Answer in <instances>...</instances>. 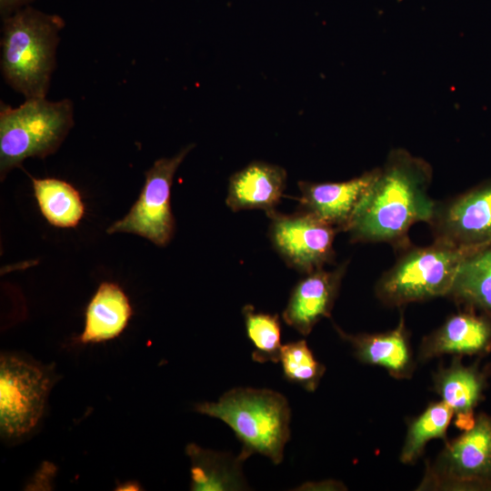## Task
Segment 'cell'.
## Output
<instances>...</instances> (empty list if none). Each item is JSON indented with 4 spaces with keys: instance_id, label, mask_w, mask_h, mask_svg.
<instances>
[{
    "instance_id": "1",
    "label": "cell",
    "mask_w": 491,
    "mask_h": 491,
    "mask_svg": "<svg viewBox=\"0 0 491 491\" xmlns=\"http://www.w3.org/2000/svg\"><path fill=\"white\" fill-rule=\"evenodd\" d=\"M432 168L407 151L390 152L357 204L345 232L352 243H387L396 250L411 245L408 233L429 223L436 201L429 194Z\"/></svg>"
},
{
    "instance_id": "2",
    "label": "cell",
    "mask_w": 491,
    "mask_h": 491,
    "mask_svg": "<svg viewBox=\"0 0 491 491\" xmlns=\"http://www.w3.org/2000/svg\"><path fill=\"white\" fill-rule=\"evenodd\" d=\"M2 20L1 71L5 81L25 99L45 97L56 66L63 17L28 5Z\"/></svg>"
},
{
    "instance_id": "3",
    "label": "cell",
    "mask_w": 491,
    "mask_h": 491,
    "mask_svg": "<svg viewBox=\"0 0 491 491\" xmlns=\"http://www.w3.org/2000/svg\"><path fill=\"white\" fill-rule=\"evenodd\" d=\"M195 410L223 421L234 431L242 444L238 456L243 461L254 454L266 456L275 465L283 461L290 438L291 411L282 394L267 388L235 387L216 402L196 404Z\"/></svg>"
},
{
    "instance_id": "4",
    "label": "cell",
    "mask_w": 491,
    "mask_h": 491,
    "mask_svg": "<svg viewBox=\"0 0 491 491\" xmlns=\"http://www.w3.org/2000/svg\"><path fill=\"white\" fill-rule=\"evenodd\" d=\"M479 246L439 241L426 246L411 244L378 279L376 297L386 306H401L448 296L462 261Z\"/></svg>"
},
{
    "instance_id": "5",
    "label": "cell",
    "mask_w": 491,
    "mask_h": 491,
    "mask_svg": "<svg viewBox=\"0 0 491 491\" xmlns=\"http://www.w3.org/2000/svg\"><path fill=\"white\" fill-rule=\"evenodd\" d=\"M73 125L74 105L67 98L55 102L30 98L17 107L1 102V179L26 158L54 154Z\"/></svg>"
},
{
    "instance_id": "6",
    "label": "cell",
    "mask_w": 491,
    "mask_h": 491,
    "mask_svg": "<svg viewBox=\"0 0 491 491\" xmlns=\"http://www.w3.org/2000/svg\"><path fill=\"white\" fill-rule=\"evenodd\" d=\"M195 145L182 148L172 157L155 161L145 173V180L138 199L129 212L106 230L108 234L132 233L148 239L155 246H165L175 234L171 209V187L174 175Z\"/></svg>"
},
{
    "instance_id": "7",
    "label": "cell",
    "mask_w": 491,
    "mask_h": 491,
    "mask_svg": "<svg viewBox=\"0 0 491 491\" xmlns=\"http://www.w3.org/2000/svg\"><path fill=\"white\" fill-rule=\"evenodd\" d=\"M51 377L39 365L11 355L0 358V429L5 436H21L39 422Z\"/></svg>"
},
{
    "instance_id": "8",
    "label": "cell",
    "mask_w": 491,
    "mask_h": 491,
    "mask_svg": "<svg viewBox=\"0 0 491 491\" xmlns=\"http://www.w3.org/2000/svg\"><path fill=\"white\" fill-rule=\"evenodd\" d=\"M266 215L272 246L289 267L305 275L334 262L336 228L299 210Z\"/></svg>"
},
{
    "instance_id": "9",
    "label": "cell",
    "mask_w": 491,
    "mask_h": 491,
    "mask_svg": "<svg viewBox=\"0 0 491 491\" xmlns=\"http://www.w3.org/2000/svg\"><path fill=\"white\" fill-rule=\"evenodd\" d=\"M490 480L491 418L482 415L441 452L423 486L466 487Z\"/></svg>"
},
{
    "instance_id": "10",
    "label": "cell",
    "mask_w": 491,
    "mask_h": 491,
    "mask_svg": "<svg viewBox=\"0 0 491 491\" xmlns=\"http://www.w3.org/2000/svg\"><path fill=\"white\" fill-rule=\"evenodd\" d=\"M428 225L434 241L466 247L491 243V182L436 202Z\"/></svg>"
},
{
    "instance_id": "11",
    "label": "cell",
    "mask_w": 491,
    "mask_h": 491,
    "mask_svg": "<svg viewBox=\"0 0 491 491\" xmlns=\"http://www.w3.org/2000/svg\"><path fill=\"white\" fill-rule=\"evenodd\" d=\"M346 268L344 262L333 270L319 268L305 274L291 290L283 311L286 324L307 336L322 318H329Z\"/></svg>"
},
{
    "instance_id": "12",
    "label": "cell",
    "mask_w": 491,
    "mask_h": 491,
    "mask_svg": "<svg viewBox=\"0 0 491 491\" xmlns=\"http://www.w3.org/2000/svg\"><path fill=\"white\" fill-rule=\"evenodd\" d=\"M378 168L342 182L299 181L297 210L345 232L362 196L374 181Z\"/></svg>"
},
{
    "instance_id": "13",
    "label": "cell",
    "mask_w": 491,
    "mask_h": 491,
    "mask_svg": "<svg viewBox=\"0 0 491 491\" xmlns=\"http://www.w3.org/2000/svg\"><path fill=\"white\" fill-rule=\"evenodd\" d=\"M287 180L286 169L263 161H254L229 178L225 204L234 212L276 210Z\"/></svg>"
},
{
    "instance_id": "14",
    "label": "cell",
    "mask_w": 491,
    "mask_h": 491,
    "mask_svg": "<svg viewBox=\"0 0 491 491\" xmlns=\"http://www.w3.org/2000/svg\"><path fill=\"white\" fill-rule=\"evenodd\" d=\"M335 328L352 346L356 357L362 363L383 366L396 378L411 375L413 362L403 316L395 329L381 334L351 335L336 326Z\"/></svg>"
},
{
    "instance_id": "15",
    "label": "cell",
    "mask_w": 491,
    "mask_h": 491,
    "mask_svg": "<svg viewBox=\"0 0 491 491\" xmlns=\"http://www.w3.org/2000/svg\"><path fill=\"white\" fill-rule=\"evenodd\" d=\"M132 314L131 304L122 287L112 282L101 283L86 306L85 327L78 342L101 343L117 337Z\"/></svg>"
},
{
    "instance_id": "16",
    "label": "cell",
    "mask_w": 491,
    "mask_h": 491,
    "mask_svg": "<svg viewBox=\"0 0 491 491\" xmlns=\"http://www.w3.org/2000/svg\"><path fill=\"white\" fill-rule=\"evenodd\" d=\"M491 342V324L471 313H458L427 336L420 347V357L428 359L444 354H474Z\"/></svg>"
},
{
    "instance_id": "17",
    "label": "cell",
    "mask_w": 491,
    "mask_h": 491,
    "mask_svg": "<svg viewBox=\"0 0 491 491\" xmlns=\"http://www.w3.org/2000/svg\"><path fill=\"white\" fill-rule=\"evenodd\" d=\"M185 453L190 458L191 490L194 491H236L246 490L245 478L238 456L228 452L205 449L196 444H189Z\"/></svg>"
},
{
    "instance_id": "18",
    "label": "cell",
    "mask_w": 491,
    "mask_h": 491,
    "mask_svg": "<svg viewBox=\"0 0 491 491\" xmlns=\"http://www.w3.org/2000/svg\"><path fill=\"white\" fill-rule=\"evenodd\" d=\"M435 387L442 400L456 416V426L465 430L470 428L475 423L473 408L483 389V380L479 373L456 362L436 375Z\"/></svg>"
},
{
    "instance_id": "19",
    "label": "cell",
    "mask_w": 491,
    "mask_h": 491,
    "mask_svg": "<svg viewBox=\"0 0 491 491\" xmlns=\"http://www.w3.org/2000/svg\"><path fill=\"white\" fill-rule=\"evenodd\" d=\"M31 179L39 210L46 221L60 228L77 226L85 209L78 190L57 178Z\"/></svg>"
},
{
    "instance_id": "20",
    "label": "cell",
    "mask_w": 491,
    "mask_h": 491,
    "mask_svg": "<svg viewBox=\"0 0 491 491\" xmlns=\"http://www.w3.org/2000/svg\"><path fill=\"white\" fill-rule=\"evenodd\" d=\"M448 296L491 313V243L477 247L462 261Z\"/></svg>"
},
{
    "instance_id": "21",
    "label": "cell",
    "mask_w": 491,
    "mask_h": 491,
    "mask_svg": "<svg viewBox=\"0 0 491 491\" xmlns=\"http://www.w3.org/2000/svg\"><path fill=\"white\" fill-rule=\"evenodd\" d=\"M242 314L247 337L253 345L252 359L260 364L278 363L282 349L278 315L257 312L252 305H246Z\"/></svg>"
},
{
    "instance_id": "22",
    "label": "cell",
    "mask_w": 491,
    "mask_h": 491,
    "mask_svg": "<svg viewBox=\"0 0 491 491\" xmlns=\"http://www.w3.org/2000/svg\"><path fill=\"white\" fill-rule=\"evenodd\" d=\"M454 416L452 408L444 401L430 405L408 428L400 460L414 462L422 453L426 444L434 438H445Z\"/></svg>"
},
{
    "instance_id": "23",
    "label": "cell",
    "mask_w": 491,
    "mask_h": 491,
    "mask_svg": "<svg viewBox=\"0 0 491 491\" xmlns=\"http://www.w3.org/2000/svg\"><path fill=\"white\" fill-rule=\"evenodd\" d=\"M279 362L284 377L309 392L316 389L326 371V366L315 358L303 339L282 346Z\"/></svg>"
},
{
    "instance_id": "24",
    "label": "cell",
    "mask_w": 491,
    "mask_h": 491,
    "mask_svg": "<svg viewBox=\"0 0 491 491\" xmlns=\"http://www.w3.org/2000/svg\"><path fill=\"white\" fill-rule=\"evenodd\" d=\"M34 1L35 0H0V15L2 19L25 6L31 5Z\"/></svg>"
},
{
    "instance_id": "25",
    "label": "cell",
    "mask_w": 491,
    "mask_h": 491,
    "mask_svg": "<svg viewBox=\"0 0 491 491\" xmlns=\"http://www.w3.org/2000/svg\"><path fill=\"white\" fill-rule=\"evenodd\" d=\"M116 490H140L141 486L135 481H127L117 486Z\"/></svg>"
}]
</instances>
